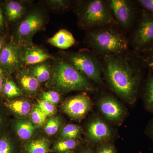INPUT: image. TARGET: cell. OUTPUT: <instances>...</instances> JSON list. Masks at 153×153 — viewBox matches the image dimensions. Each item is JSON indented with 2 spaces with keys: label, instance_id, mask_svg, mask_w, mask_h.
Here are the masks:
<instances>
[{
  "label": "cell",
  "instance_id": "28",
  "mask_svg": "<svg viewBox=\"0 0 153 153\" xmlns=\"http://www.w3.org/2000/svg\"><path fill=\"white\" fill-rule=\"evenodd\" d=\"M38 107L47 116L52 115L55 113V105L52 103L42 100H38Z\"/></svg>",
  "mask_w": 153,
  "mask_h": 153
},
{
  "label": "cell",
  "instance_id": "40",
  "mask_svg": "<svg viewBox=\"0 0 153 153\" xmlns=\"http://www.w3.org/2000/svg\"><path fill=\"white\" fill-rule=\"evenodd\" d=\"M3 122V118L2 117V116L1 115V114H0V126L1 125L2 123Z\"/></svg>",
  "mask_w": 153,
  "mask_h": 153
},
{
  "label": "cell",
  "instance_id": "24",
  "mask_svg": "<svg viewBox=\"0 0 153 153\" xmlns=\"http://www.w3.org/2000/svg\"><path fill=\"white\" fill-rule=\"evenodd\" d=\"M77 146V141L75 139H64L55 145L54 149L60 152H64L74 149Z\"/></svg>",
  "mask_w": 153,
  "mask_h": 153
},
{
  "label": "cell",
  "instance_id": "13",
  "mask_svg": "<svg viewBox=\"0 0 153 153\" xmlns=\"http://www.w3.org/2000/svg\"><path fill=\"white\" fill-rule=\"evenodd\" d=\"M88 132L91 140L95 143L106 140L112 135L109 126L99 118L95 119L89 124Z\"/></svg>",
  "mask_w": 153,
  "mask_h": 153
},
{
  "label": "cell",
  "instance_id": "35",
  "mask_svg": "<svg viewBox=\"0 0 153 153\" xmlns=\"http://www.w3.org/2000/svg\"><path fill=\"white\" fill-rule=\"evenodd\" d=\"M146 133L153 140V119L148 124Z\"/></svg>",
  "mask_w": 153,
  "mask_h": 153
},
{
  "label": "cell",
  "instance_id": "11",
  "mask_svg": "<svg viewBox=\"0 0 153 153\" xmlns=\"http://www.w3.org/2000/svg\"><path fill=\"white\" fill-rule=\"evenodd\" d=\"M99 106L102 113L108 120L119 122L125 115V110L119 102L110 96L102 97L99 102Z\"/></svg>",
  "mask_w": 153,
  "mask_h": 153
},
{
  "label": "cell",
  "instance_id": "14",
  "mask_svg": "<svg viewBox=\"0 0 153 153\" xmlns=\"http://www.w3.org/2000/svg\"><path fill=\"white\" fill-rule=\"evenodd\" d=\"M47 42L54 47L65 49L72 47L75 44V39L71 32L65 29L59 30Z\"/></svg>",
  "mask_w": 153,
  "mask_h": 153
},
{
  "label": "cell",
  "instance_id": "31",
  "mask_svg": "<svg viewBox=\"0 0 153 153\" xmlns=\"http://www.w3.org/2000/svg\"><path fill=\"white\" fill-rule=\"evenodd\" d=\"M137 3L143 10L153 15V0H138Z\"/></svg>",
  "mask_w": 153,
  "mask_h": 153
},
{
  "label": "cell",
  "instance_id": "39",
  "mask_svg": "<svg viewBox=\"0 0 153 153\" xmlns=\"http://www.w3.org/2000/svg\"><path fill=\"white\" fill-rule=\"evenodd\" d=\"M81 153H94V152L93 151L91 150H85L84 151V152H82Z\"/></svg>",
  "mask_w": 153,
  "mask_h": 153
},
{
  "label": "cell",
  "instance_id": "37",
  "mask_svg": "<svg viewBox=\"0 0 153 153\" xmlns=\"http://www.w3.org/2000/svg\"><path fill=\"white\" fill-rule=\"evenodd\" d=\"M4 83H3V79L1 75L0 74V93L2 91L3 86H4Z\"/></svg>",
  "mask_w": 153,
  "mask_h": 153
},
{
  "label": "cell",
  "instance_id": "12",
  "mask_svg": "<svg viewBox=\"0 0 153 153\" xmlns=\"http://www.w3.org/2000/svg\"><path fill=\"white\" fill-rule=\"evenodd\" d=\"M21 57L22 63L33 66L44 63L52 57L45 49L31 44L22 48Z\"/></svg>",
  "mask_w": 153,
  "mask_h": 153
},
{
  "label": "cell",
  "instance_id": "30",
  "mask_svg": "<svg viewBox=\"0 0 153 153\" xmlns=\"http://www.w3.org/2000/svg\"><path fill=\"white\" fill-rule=\"evenodd\" d=\"M42 98L43 100L48 102L55 105L59 102L60 100V95L56 91H47L44 92L42 94Z\"/></svg>",
  "mask_w": 153,
  "mask_h": 153
},
{
  "label": "cell",
  "instance_id": "33",
  "mask_svg": "<svg viewBox=\"0 0 153 153\" xmlns=\"http://www.w3.org/2000/svg\"><path fill=\"white\" fill-rule=\"evenodd\" d=\"M139 55L140 59L144 66L145 68H147L149 70L153 71V57H146Z\"/></svg>",
  "mask_w": 153,
  "mask_h": 153
},
{
  "label": "cell",
  "instance_id": "10",
  "mask_svg": "<svg viewBox=\"0 0 153 153\" xmlns=\"http://www.w3.org/2000/svg\"><path fill=\"white\" fill-rule=\"evenodd\" d=\"M21 49L18 44H10L3 47L0 54V66L8 71L18 69L22 63Z\"/></svg>",
  "mask_w": 153,
  "mask_h": 153
},
{
  "label": "cell",
  "instance_id": "1",
  "mask_svg": "<svg viewBox=\"0 0 153 153\" xmlns=\"http://www.w3.org/2000/svg\"><path fill=\"white\" fill-rule=\"evenodd\" d=\"M104 61L105 78L111 87L126 101L133 104L138 95L145 68L139 55L130 60L123 54L107 56Z\"/></svg>",
  "mask_w": 153,
  "mask_h": 153
},
{
  "label": "cell",
  "instance_id": "18",
  "mask_svg": "<svg viewBox=\"0 0 153 153\" xmlns=\"http://www.w3.org/2000/svg\"><path fill=\"white\" fill-rule=\"evenodd\" d=\"M50 66L47 63H42L33 65L30 71L39 82H45L49 80L51 75Z\"/></svg>",
  "mask_w": 153,
  "mask_h": 153
},
{
  "label": "cell",
  "instance_id": "5",
  "mask_svg": "<svg viewBox=\"0 0 153 153\" xmlns=\"http://www.w3.org/2000/svg\"><path fill=\"white\" fill-rule=\"evenodd\" d=\"M46 15L43 10L33 9L24 17L18 26L17 31L18 44L21 47L32 44L33 36L44 28Z\"/></svg>",
  "mask_w": 153,
  "mask_h": 153
},
{
  "label": "cell",
  "instance_id": "3",
  "mask_svg": "<svg viewBox=\"0 0 153 153\" xmlns=\"http://www.w3.org/2000/svg\"><path fill=\"white\" fill-rule=\"evenodd\" d=\"M53 66L52 82L63 91L81 90L92 91L94 87L83 74L67 60L57 59Z\"/></svg>",
  "mask_w": 153,
  "mask_h": 153
},
{
  "label": "cell",
  "instance_id": "16",
  "mask_svg": "<svg viewBox=\"0 0 153 153\" xmlns=\"http://www.w3.org/2000/svg\"><path fill=\"white\" fill-rule=\"evenodd\" d=\"M149 70L143 91L142 97L145 108L153 113V71Z\"/></svg>",
  "mask_w": 153,
  "mask_h": 153
},
{
  "label": "cell",
  "instance_id": "23",
  "mask_svg": "<svg viewBox=\"0 0 153 153\" xmlns=\"http://www.w3.org/2000/svg\"><path fill=\"white\" fill-rule=\"evenodd\" d=\"M81 131L79 126L74 124H68L62 129L61 136L64 139H75Z\"/></svg>",
  "mask_w": 153,
  "mask_h": 153
},
{
  "label": "cell",
  "instance_id": "4",
  "mask_svg": "<svg viewBox=\"0 0 153 153\" xmlns=\"http://www.w3.org/2000/svg\"><path fill=\"white\" fill-rule=\"evenodd\" d=\"M79 26L85 29L98 28L114 24L108 1L91 0L82 4L78 11Z\"/></svg>",
  "mask_w": 153,
  "mask_h": 153
},
{
  "label": "cell",
  "instance_id": "15",
  "mask_svg": "<svg viewBox=\"0 0 153 153\" xmlns=\"http://www.w3.org/2000/svg\"><path fill=\"white\" fill-rule=\"evenodd\" d=\"M19 82L24 90L29 93H34L38 90L39 82L30 71L23 69L19 72Z\"/></svg>",
  "mask_w": 153,
  "mask_h": 153
},
{
  "label": "cell",
  "instance_id": "25",
  "mask_svg": "<svg viewBox=\"0 0 153 153\" xmlns=\"http://www.w3.org/2000/svg\"><path fill=\"white\" fill-rule=\"evenodd\" d=\"M60 121L58 117H52L47 122L45 127V131L49 135L55 134L58 131L60 126Z\"/></svg>",
  "mask_w": 153,
  "mask_h": 153
},
{
  "label": "cell",
  "instance_id": "26",
  "mask_svg": "<svg viewBox=\"0 0 153 153\" xmlns=\"http://www.w3.org/2000/svg\"><path fill=\"white\" fill-rule=\"evenodd\" d=\"M47 117V116L41 110L38 106L36 107L31 113L32 121L37 125L43 124L46 121Z\"/></svg>",
  "mask_w": 153,
  "mask_h": 153
},
{
  "label": "cell",
  "instance_id": "17",
  "mask_svg": "<svg viewBox=\"0 0 153 153\" xmlns=\"http://www.w3.org/2000/svg\"><path fill=\"white\" fill-rule=\"evenodd\" d=\"M6 14L9 21H18L22 18L26 12L25 6L17 1H10L6 7Z\"/></svg>",
  "mask_w": 153,
  "mask_h": 153
},
{
  "label": "cell",
  "instance_id": "29",
  "mask_svg": "<svg viewBox=\"0 0 153 153\" xmlns=\"http://www.w3.org/2000/svg\"><path fill=\"white\" fill-rule=\"evenodd\" d=\"M47 3L50 8L57 10H65L68 8L69 6V2L64 0L47 1Z\"/></svg>",
  "mask_w": 153,
  "mask_h": 153
},
{
  "label": "cell",
  "instance_id": "8",
  "mask_svg": "<svg viewBox=\"0 0 153 153\" xmlns=\"http://www.w3.org/2000/svg\"><path fill=\"white\" fill-rule=\"evenodd\" d=\"M108 3L118 22L124 28L131 27L134 22L137 13L136 9L133 3L127 0H111Z\"/></svg>",
  "mask_w": 153,
  "mask_h": 153
},
{
  "label": "cell",
  "instance_id": "38",
  "mask_svg": "<svg viewBox=\"0 0 153 153\" xmlns=\"http://www.w3.org/2000/svg\"><path fill=\"white\" fill-rule=\"evenodd\" d=\"M3 47V43L2 41L0 40V54H1V52L2 50Z\"/></svg>",
  "mask_w": 153,
  "mask_h": 153
},
{
  "label": "cell",
  "instance_id": "34",
  "mask_svg": "<svg viewBox=\"0 0 153 153\" xmlns=\"http://www.w3.org/2000/svg\"><path fill=\"white\" fill-rule=\"evenodd\" d=\"M140 54L143 56L153 57V41L143 49L139 54Z\"/></svg>",
  "mask_w": 153,
  "mask_h": 153
},
{
  "label": "cell",
  "instance_id": "21",
  "mask_svg": "<svg viewBox=\"0 0 153 153\" xmlns=\"http://www.w3.org/2000/svg\"><path fill=\"white\" fill-rule=\"evenodd\" d=\"M49 149V142L45 139L33 141L26 148L27 153H47Z\"/></svg>",
  "mask_w": 153,
  "mask_h": 153
},
{
  "label": "cell",
  "instance_id": "22",
  "mask_svg": "<svg viewBox=\"0 0 153 153\" xmlns=\"http://www.w3.org/2000/svg\"><path fill=\"white\" fill-rule=\"evenodd\" d=\"M3 93L8 98H13L22 95V91L13 81L7 80L3 86Z\"/></svg>",
  "mask_w": 153,
  "mask_h": 153
},
{
  "label": "cell",
  "instance_id": "36",
  "mask_svg": "<svg viewBox=\"0 0 153 153\" xmlns=\"http://www.w3.org/2000/svg\"><path fill=\"white\" fill-rule=\"evenodd\" d=\"M4 26V18L2 13L1 10L0 8V29H2Z\"/></svg>",
  "mask_w": 153,
  "mask_h": 153
},
{
  "label": "cell",
  "instance_id": "27",
  "mask_svg": "<svg viewBox=\"0 0 153 153\" xmlns=\"http://www.w3.org/2000/svg\"><path fill=\"white\" fill-rule=\"evenodd\" d=\"M13 143L8 137H0V153H14Z\"/></svg>",
  "mask_w": 153,
  "mask_h": 153
},
{
  "label": "cell",
  "instance_id": "9",
  "mask_svg": "<svg viewBox=\"0 0 153 153\" xmlns=\"http://www.w3.org/2000/svg\"><path fill=\"white\" fill-rule=\"evenodd\" d=\"M91 107V100L85 93L69 99L63 105L64 112L74 119H80L84 117Z\"/></svg>",
  "mask_w": 153,
  "mask_h": 153
},
{
  "label": "cell",
  "instance_id": "2",
  "mask_svg": "<svg viewBox=\"0 0 153 153\" xmlns=\"http://www.w3.org/2000/svg\"><path fill=\"white\" fill-rule=\"evenodd\" d=\"M91 47L104 57L123 54L128 48V41L122 33L110 27L96 28L88 36Z\"/></svg>",
  "mask_w": 153,
  "mask_h": 153
},
{
  "label": "cell",
  "instance_id": "32",
  "mask_svg": "<svg viewBox=\"0 0 153 153\" xmlns=\"http://www.w3.org/2000/svg\"><path fill=\"white\" fill-rule=\"evenodd\" d=\"M96 153H116V151L113 145L106 143L98 147Z\"/></svg>",
  "mask_w": 153,
  "mask_h": 153
},
{
  "label": "cell",
  "instance_id": "7",
  "mask_svg": "<svg viewBox=\"0 0 153 153\" xmlns=\"http://www.w3.org/2000/svg\"><path fill=\"white\" fill-rule=\"evenodd\" d=\"M153 41V15L142 10L136 29L133 34L131 44L137 54Z\"/></svg>",
  "mask_w": 153,
  "mask_h": 153
},
{
  "label": "cell",
  "instance_id": "6",
  "mask_svg": "<svg viewBox=\"0 0 153 153\" xmlns=\"http://www.w3.org/2000/svg\"><path fill=\"white\" fill-rule=\"evenodd\" d=\"M67 60L83 75L99 84L102 83L101 66L95 56L84 52L70 53L67 55Z\"/></svg>",
  "mask_w": 153,
  "mask_h": 153
},
{
  "label": "cell",
  "instance_id": "19",
  "mask_svg": "<svg viewBox=\"0 0 153 153\" xmlns=\"http://www.w3.org/2000/svg\"><path fill=\"white\" fill-rule=\"evenodd\" d=\"M6 106L16 114L24 116L29 114L31 106L30 102L25 100H17L7 102Z\"/></svg>",
  "mask_w": 153,
  "mask_h": 153
},
{
  "label": "cell",
  "instance_id": "20",
  "mask_svg": "<svg viewBox=\"0 0 153 153\" xmlns=\"http://www.w3.org/2000/svg\"><path fill=\"white\" fill-rule=\"evenodd\" d=\"M15 128L18 136L24 140L29 139L35 130V126L28 121H18L15 124Z\"/></svg>",
  "mask_w": 153,
  "mask_h": 153
}]
</instances>
